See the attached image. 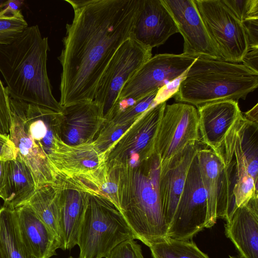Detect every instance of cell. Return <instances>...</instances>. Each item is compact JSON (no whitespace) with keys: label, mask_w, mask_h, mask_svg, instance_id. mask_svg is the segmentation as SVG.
<instances>
[{"label":"cell","mask_w":258,"mask_h":258,"mask_svg":"<svg viewBox=\"0 0 258 258\" xmlns=\"http://www.w3.org/2000/svg\"><path fill=\"white\" fill-rule=\"evenodd\" d=\"M74 17L66 24L59 101L64 107L93 101L99 81L132 32L141 0H65Z\"/></svg>","instance_id":"6da1fadb"},{"label":"cell","mask_w":258,"mask_h":258,"mask_svg":"<svg viewBox=\"0 0 258 258\" xmlns=\"http://www.w3.org/2000/svg\"><path fill=\"white\" fill-rule=\"evenodd\" d=\"M49 50L38 26L28 27L11 43L0 45V72L11 98L62 112L47 74Z\"/></svg>","instance_id":"7a4b0ae2"},{"label":"cell","mask_w":258,"mask_h":258,"mask_svg":"<svg viewBox=\"0 0 258 258\" xmlns=\"http://www.w3.org/2000/svg\"><path fill=\"white\" fill-rule=\"evenodd\" d=\"M118 187L119 211L136 239L147 246L167 237L159 192L160 167L155 154L137 165L126 164L111 168Z\"/></svg>","instance_id":"3957f363"},{"label":"cell","mask_w":258,"mask_h":258,"mask_svg":"<svg viewBox=\"0 0 258 258\" xmlns=\"http://www.w3.org/2000/svg\"><path fill=\"white\" fill-rule=\"evenodd\" d=\"M257 86L258 74L243 64L197 57L174 97L198 108L213 102L245 99Z\"/></svg>","instance_id":"277c9868"},{"label":"cell","mask_w":258,"mask_h":258,"mask_svg":"<svg viewBox=\"0 0 258 258\" xmlns=\"http://www.w3.org/2000/svg\"><path fill=\"white\" fill-rule=\"evenodd\" d=\"M136 237L115 206L99 197L89 196L79 231V258H106L120 243Z\"/></svg>","instance_id":"5b68a950"},{"label":"cell","mask_w":258,"mask_h":258,"mask_svg":"<svg viewBox=\"0 0 258 258\" xmlns=\"http://www.w3.org/2000/svg\"><path fill=\"white\" fill-rule=\"evenodd\" d=\"M197 155L207 197L205 228H210L218 218L228 222L236 209L233 195L235 163L223 160L218 154L204 146Z\"/></svg>","instance_id":"8992f818"},{"label":"cell","mask_w":258,"mask_h":258,"mask_svg":"<svg viewBox=\"0 0 258 258\" xmlns=\"http://www.w3.org/2000/svg\"><path fill=\"white\" fill-rule=\"evenodd\" d=\"M194 1L222 60L232 63L242 62L249 50L243 24L222 0Z\"/></svg>","instance_id":"52a82bcc"},{"label":"cell","mask_w":258,"mask_h":258,"mask_svg":"<svg viewBox=\"0 0 258 258\" xmlns=\"http://www.w3.org/2000/svg\"><path fill=\"white\" fill-rule=\"evenodd\" d=\"M152 49L131 35L116 51L99 81L94 99L105 117L124 84L152 57Z\"/></svg>","instance_id":"ba28073f"},{"label":"cell","mask_w":258,"mask_h":258,"mask_svg":"<svg viewBox=\"0 0 258 258\" xmlns=\"http://www.w3.org/2000/svg\"><path fill=\"white\" fill-rule=\"evenodd\" d=\"M200 140L199 115L192 105L178 102L166 105L156 136L154 152L160 171L188 144Z\"/></svg>","instance_id":"9c48e42d"},{"label":"cell","mask_w":258,"mask_h":258,"mask_svg":"<svg viewBox=\"0 0 258 258\" xmlns=\"http://www.w3.org/2000/svg\"><path fill=\"white\" fill-rule=\"evenodd\" d=\"M166 105L164 101L150 108L124 132L107 154L108 168L126 164L137 166L154 155L156 136Z\"/></svg>","instance_id":"30bf717a"},{"label":"cell","mask_w":258,"mask_h":258,"mask_svg":"<svg viewBox=\"0 0 258 258\" xmlns=\"http://www.w3.org/2000/svg\"><path fill=\"white\" fill-rule=\"evenodd\" d=\"M216 153L235 163L234 186L258 183V123L239 116Z\"/></svg>","instance_id":"8fae6325"},{"label":"cell","mask_w":258,"mask_h":258,"mask_svg":"<svg viewBox=\"0 0 258 258\" xmlns=\"http://www.w3.org/2000/svg\"><path fill=\"white\" fill-rule=\"evenodd\" d=\"M207 214V194L196 154L190 165L181 195L169 226L167 237L192 239L205 228Z\"/></svg>","instance_id":"7c38bea8"},{"label":"cell","mask_w":258,"mask_h":258,"mask_svg":"<svg viewBox=\"0 0 258 258\" xmlns=\"http://www.w3.org/2000/svg\"><path fill=\"white\" fill-rule=\"evenodd\" d=\"M197 58L170 53L152 56L124 84L116 101L123 99L138 100L169 85L183 77Z\"/></svg>","instance_id":"4fadbf2b"},{"label":"cell","mask_w":258,"mask_h":258,"mask_svg":"<svg viewBox=\"0 0 258 258\" xmlns=\"http://www.w3.org/2000/svg\"><path fill=\"white\" fill-rule=\"evenodd\" d=\"M184 40L182 54L222 60L194 0H161Z\"/></svg>","instance_id":"5bb4252c"},{"label":"cell","mask_w":258,"mask_h":258,"mask_svg":"<svg viewBox=\"0 0 258 258\" xmlns=\"http://www.w3.org/2000/svg\"><path fill=\"white\" fill-rule=\"evenodd\" d=\"M47 158L57 179L84 174L100 167L106 164V155L94 142L69 145L58 137Z\"/></svg>","instance_id":"9a60e30c"},{"label":"cell","mask_w":258,"mask_h":258,"mask_svg":"<svg viewBox=\"0 0 258 258\" xmlns=\"http://www.w3.org/2000/svg\"><path fill=\"white\" fill-rule=\"evenodd\" d=\"M203 146L200 141L188 144L160 171L159 196L168 227L181 195L190 165L198 151Z\"/></svg>","instance_id":"2e32d148"},{"label":"cell","mask_w":258,"mask_h":258,"mask_svg":"<svg viewBox=\"0 0 258 258\" xmlns=\"http://www.w3.org/2000/svg\"><path fill=\"white\" fill-rule=\"evenodd\" d=\"M63 108L61 139L69 145L93 142L106 121L102 109L94 100Z\"/></svg>","instance_id":"e0dca14e"},{"label":"cell","mask_w":258,"mask_h":258,"mask_svg":"<svg viewBox=\"0 0 258 258\" xmlns=\"http://www.w3.org/2000/svg\"><path fill=\"white\" fill-rule=\"evenodd\" d=\"M11 124L10 138L18 154L30 170L36 189L55 184L57 177L45 154L33 142L25 122L18 112L10 106Z\"/></svg>","instance_id":"ac0fdd59"},{"label":"cell","mask_w":258,"mask_h":258,"mask_svg":"<svg viewBox=\"0 0 258 258\" xmlns=\"http://www.w3.org/2000/svg\"><path fill=\"white\" fill-rule=\"evenodd\" d=\"M178 29L161 0H141L131 35L153 48L163 44Z\"/></svg>","instance_id":"d6986e66"},{"label":"cell","mask_w":258,"mask_h":258,"mask_svg":"<svg viewBox=\"0 0 258 258\" xmlns=\"http://www.w3.org/2000/svg\"><path fill=\"white\" fill-rule=\"evenodd\" d=\"M200 139L216 153L237 118L242 114L237 101L223 100L198 107Z\"/></svg>","instance_id":"ffe728a7"},{"label":"cell","mask_w":258,"mask_h":258,"mask_svg":"<svg viewBox=\"0 0 258 258\" xmlns=\"http://www.w3.org/2000/svg\"><path fill=\"white\" fill-rule=\"evenodd\" d=\"M225 233L241 258H258V197L236 208L225 225Z\"/></svg>","instance_id":"44dd1931"},{"label":"cell","mask_w":258,"mask_h":258,"mask_svg":"<svg viewBox=\"0 0 258 258\" xmlns=\"http://www.w3.org/2000/svg\"><path fill=\"white\" fill-rule=\"evenodd\" d=\"M61 188L59 226L62 250L77 245L79 233L89 200L87 194L57 179Z\"/></svg>","instance_id":"7402d4cb"},{"label":"cell","mask_w":258,"mask_h":258,"mask_svg":"<svg viewBox=\"0 0 258 258\" xmlns=\"http://www.w3.org/2000/svg\"><path fill=\"white\" fill-rule=\"evenodd\" d=\"M18 227L28 250L36 258H50L61 248L59 241L28 205L14 209Z\"/></svg>","instance_id":"603a6c76"},{"label":"cell","mask_w":258,"mask_h":258,"mask_svg":"<svg viewBox=\"0 0 258 258\" xmlns=\"http://www.w3.org/2000/svg\"><path fill=\"white\" fill-rule=\"evenodd\" d=\"M89 196L103 198L119 210L118 187L115 172L106 164L87 173L68 177L58 178Z\"/></svg>","instance_id":"cb8c5ba5"},{"label":"cell","mask_w":258,"mask_h":258,"mask_svg":"<svg viewBox=\"0 0 258 258\" xmlns=\"http://www.w3.org/2000/svg\"><path fill=\"white\" fill-rule=\"evenodd\" d=\"M36 190L32 174L18 154L8 161L4 206L15 209L23 205Z\"/></svg>","instance_id":"d4e9b609"},{"label":"cell","mask_w":258,"mask_h":258,"mask_svg":"<svg viewBox=\"0 0 258 258\" xmlns=\"http://www.w3.org/2000/svg\"><path fill=\"white\" fill-rule=\"evenodd\" d=\"M60 193V187L56 182L45 185L37 189L24 205L33 210L59 241L61 247L59 226Z\"/></svg>","instance_id":"484cf974"},{"label":"cell","mask_w":258,"mask_h":258,"mask_svg":"<svg viewBox=\"0 0 258 258\" xmlns=\"http://www.w3.org/2000/svg\"><path fill=\"white\" fill-rule=\"evenodd\" d=\"M0 244L7 258H36L21 237L14 209L4 205L0 207Z\"/></svg>","instance_id":"4316f807"},{"label":"cell","mask_w":258,"mask_h":258,"mask_svg":"<svg viewBox=\"0 0 258 258\" xmlns=\"http://www.w3.org/2000/svg\"><path fill=\"white\" fill-rule=\"evenodd\" d=\"M153 258H210L190 240L167 237L149 247Z\"/></svg>","instance_id":"83f0119b"},{"label":"cell","mask_w":258,"mask_h":258,"mask_svg":"<svg viewBox=\"0 0 258 258\" xmlns=\"http://www.w3.org/2000/svg\"><path fill=\"white\" fill-rule=\"evenodd\" d=\"M28 27L21 11L11 13L5 8L0 11V45L11 43Z\"/></svg>","instance_id":"f1b7e54d"},{"label":"cell","mask_w":258,"mask_h":258,"mask_svg":"<svg viewBox=\"0 0 258 258\" xmlns=\"http://www.w3.org/2000/svg\"><path fill=\"white\" fill-rule=\"evenodd\" d=\"M159 90H155L137 100L134 105L107 120L121 124L132 125L148 110L156 105L155 100Z\"/></svg>","instance_id":"f546056e"},{"label":"cell","mask_w":258,"mask_h":258,"mask_svg":"<svg viewBox=\"0 0 258 258\" xmlns=\"http://www.w3.org/2000/svg\"><path fill=\"white\" fill-rule=\"evenodd\" d=\"M132 125L121 124L106 120L93 142L107 155L115 143Z\"/></svg>","instance_id":"4dcf8cb0"},{"label":"cell","mask_w":258,"mask_h":258,"mask_svg":"<svg viewBox=\"0 0 258 258\" xmlns=\"http://www.w3.org/2000/svg\"><path fill=\"white\" fill-rule=\"evenodd\" d=\"M242 23L258 20V0H222Z\"/></svg>","instance_id":"1f68e13d"},{"label":"cell","mask_w":258,"mask_h":258,"mask_svg":"<svg viewBox=\"0 0 258 258\" xmlns=\"http://www.w3.org/2000/svg\"><path fill=\"white\" fill-rule=\"evenodd\" d=\"M10 96L0 79V133L9 135L11 124Z\"/></svg>","instance_id":"d6a6232c"},{"label":"cell","mask_w":258,"mask_h":258,"mask_svg":"<svg viewBox=\"0 0 258 258\" xmlns=\"http://www.w3.org/2000/svg\"><path fill=\"white\" fill-rule=\"evenodd\" d=\"M106 258H144L142 248L135 239L126 240L117 245Z\"/></svg>","instance_id":"836d02e7"},{"label":"cell","mask_w":258,"mask_h":258,"mask_svg":"<svg viewBox=\"0 0 258 258\" xmlns=\"http://www.w3.org/2000/svg\"><path fill=\"white\" fill-rule=\"evenodd\" d=\"M17 155L18 150L10 136L0 133V160H12Z\"/></svg>","instance_id":"e575fe53"},{"label":"cell","mask_w":258,"mask_h":258,"mask_svg":"<svg viewBox=\"0 0 258 258\" xmlns=\"http://www.w3.org/2000/svg\"><path fill=\"white\" fill-rule=\"evenodd\" d=\"M243 24L249 41V48H258V20Z\"/></svg>","instance_id":"d590c367"},{"label":"cell","mask_w":258,"mask_h":258,"mask_svg":"<svg viewBox=\"0 0 258 258\" xmlns=\"http://www.w3.org/2000/svg\"><path fill=\"white\" fill-rule=\"evenodd\" d=\"M242 62L247 68L258 74V48H249Z\"/></svg>","instance_id":"8d00e7d4"},{"label":"cell","mask_w":258,"mask_h":258,"mask_svg":"<svg viewBox=\"0 0 258 258\" xmlns=\"http://www.w3.org/2000/svg\"><path fill=\"white\" fill-rule=\"evenodd\" d=\"M9 161L0 160V198L3 200Z\"/></svg>","instance_id":"74e56055"},{"label":"cell","mask_w":258,"mask_h":258,"mask_svg":"<svg viewBox=\"0 0 258 258\" xmlns=\"http://www.w3.org/2000/svg\"><path fill=\"white\" fill-rule=\"evenodd\" d=\"M23 2V1L7 0L5 8H7L11 13H14L21 11L20 8Z\"/></svg>","instance_id":"f35d334b"},{"label":"cell","mask_w":258,"mask_h":258,"mask_svg":"<svg viewBox=\"0 0 258 258\" xmlns=\"http://www.w3.org/2000/svg\"><path fill=\"white\" fill-rule=\"evenodd\" d=\"M243 116L251 121L258 123V104L256 103L251 109L245 112Z\"/></svg>","instance_id":"ab89813d"},{"label":"cell","mask_w":258,"mask_h":258,"mask_svg":"<svg viewBox=\"0 0 258 258\" xmlns=\"http://www.w3.org/2000/svg\"><path fill=\"white\" fill-rule=\"evenodd\" d=\"M7 0H0V11L3 10L6 5Z\"/></svg>","instance_id":"60d3db41"},{"label":"cell","mask_w":258,"mask_h":258,"mask_svg":"<svg viewBox=\"0 0 258 258\" xmlns=\"http://www.w3.org/2000/svg\"><path fill=\"white\" fill-rule=\"evenodd\" d=\"M0 258H7L0 244Z\"/></svg>","instance_id":"b9f144b4"},{"label":"cell","mask_w":258,"mask_h":258,"mask_svg":"<svg viewBox=\"0 0 258 258\" xmlns=\"http://www.w3.org/2000/svg\"><path fill=\"white\" fill-rule=\"evenodd\" d=\"M229 258H241V257L239 256L229 255Z\"/></svg>","instance_id":"7bdbcfd3"},{"label":"cell","mask_w":258,"mask_h":258,"mask_svg":"<svg viewBox=\"0 0 258 258\" xmlns=\"http://www.w3.org/2000/svg\"><path fill=\"white\" fill-rule=\"evenodd\" d=\"M69 258H75V257H74L73 256H70Z\"/></svg>","instance_id":"ee69618b"}]
</instances>
